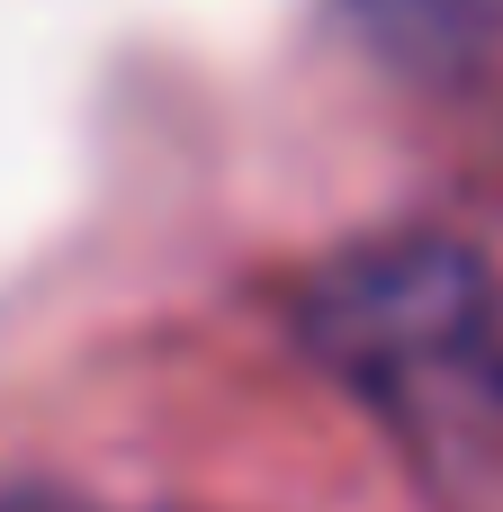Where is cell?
Here are the masks:
<instances>
[{"label":"cell","mask_w":503,"mask_h":512,"mask_svg":"<svg viewBox=\"0 0 503 512\" xmlns=\"http://www.w3.org/2000/svg\"><path fill=\"white\" fill-rule=\"evenodd\" d=\"M297 351L432 477L503 459V261L450 225L324 252L288 297Z\"/></svg>","instance_id":"cell-1"}]
</instances>
